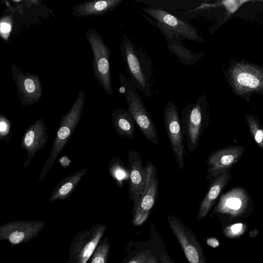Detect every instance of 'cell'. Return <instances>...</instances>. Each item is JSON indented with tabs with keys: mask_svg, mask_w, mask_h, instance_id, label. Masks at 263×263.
<instances>
[{
	"mask_svg": "<svg viewBox=\"0 0 263 263\" xmlns=\"http://www.w3.org/2000/svg\"><path fill=\"white\" fill-rule=\"evenodd\" d=\"M10 130V126L8 122L0 120V136L4 137L8 135Z\"/></svg>",
	"mask_w": 263,
	"mask_h": 263,
	"instance_id": "83f0119b",
	"label": "cell"
},
{
	"mask_svg": "<svg viewBox=\"0 0 263 263\" xmlns=\"http://www.w3.org/2000/svg\"><path fill=\"white\" fill-rule=\"evenodd\" d=\"M119 80L120 83L119 91L126 101L127 110L145 137L149 142L158 144L157 128L137 89L122 73L119 74Z\"/></svg>",
	"mask_w": 263,
	"mask_h": 263,
	"instance_id": "5b68a950",
	"label": "cell"
},
{
	"mask_svg": "<svg viewBox=\"0 0 263 263\" xmlns=\"http://www.w3.org/2000/svg\"><path fill=\"white\" fill-rule=\"evenodd\" d=\"M123 0L85 1L72 8V15L77 17L101 16L114 10Z\"/></svg>",
	"mask_w": 263,
	"mask_h": 263,
	"instance_id": "ac0fdd59",
	"label": "cell"
},
{
	"mask_svg": "<svg viewBox=\"0 0 263 263\" xmlns=\"http://www.w3.org/2000/svg\"><path fill=\"white\" fill-rule=\"evenodd\" d=\"M146 179L144 190L137 208L132 214V223L134 226L142 224L149 217L157 201L158 195L159 180L155 164L147 161Z\"/></svg>",
	"mask_w": 263,
	"mask_h": 263,
	"instance_id": "30bf717a",
	"label": "cell"
},
{
	"mask_svg": "<svg viewBox=\"0 0 263 263\" xmlns=\"http://www.w3.org/2000/svg\"><path fill=\"white\" fill-rule=\"evenodd\" d=\"M84 168L69 175L61 180L53 189L49 203L56 200H63L67 198L74 191L78 184L90 168Z\"/></svg>",
	"mask_w": 263,
	"mask_h": 263,
	"instance_id": "d6986e66",
	"label": "cell"
},
{
	"mask_svg": "<svg viewBox=\"0 0 263 263\" xmlns=\"http://www.w3.org/2000/svg\"><path fill=\"white\" fill-rule=\"evenodd\" d=\"M169 226L189 263H208L203 250L194 232L178 217L167 216Z\"/></svg>",
	"mask_w": 263,
	"mask_h": 263,
	"instance_id": "8fae6325",
	"label": "cell"
},
{
	"mask_svg": "<svg viewBox=\"0 0 263 263\" xmlns=\"http://www.w3.org/2000/svg\"><path fill=\"white\" fill-rule=\"evenodd\" d=\"M120 52L126 65L129 81L137 90L151 97L152 63L149 57L126 35L122 36Z\"/></svg>",
	"mask_w": 263,
	"mask_h": 263,
	"instance_id": "7a4b0ae2",
	"label": "cell"
},
{
	"mask_svg": "<svg viewBox=\"0 0 263 263\" xmlns=\"http://www.w3.org/2000/svg\"><path fill=\"white\" fill-rule=\"evenodd\" d=\"M178 109L173 101H168L163 112L164 123L178 166H184V156L187 155L183 143Z\"/></svg>",
	"mask_w": 263,
	"mask_h": 263,
	"instance_id": "7c38bea8",
	"label": "cell"
},
{
	"mask_svg": "<svg viewBox=\"0 0 263 263\" xmlns=\"http://www.w3.org/2000/svg\"><path fill=\"white\" fill-rule=\"evenodd\" d=\"M231 177V172L228 171L214 178L207 193L200 202L197 216L198 220L202 219L208 215L222 191L229 183Z\"/></svg>",
	"mask_w": 263,
	"mask_h": 263,
	"instance_id": "e0dca14e",
	"label": "cell"
},
{
	"mask_svg": "<svg viewBox=\"0 0 263 263\" xmlns=\"http://www.w3.org/2000/svg\"><path fill=\"white\" fill-rule=\"evenodd\" d=\"M0 30L1 32L4 33L9 32L11 30V26L10 24L3 22L0 25Z\"/></svg>",
	"mask_w": 263,
	"mask_h": 263,
	"instance_id": "f546056e",
	"label": "cell"
},
{
	"mask_svg": "<svg viewBox=\"0 0 263 263\" xmlns=\"http://www.w3.org/2000/svg\"><path fill=\"white\" fill-rule=\"evenodd\" d=\"M226 76L233 92L244 99L263 93V67L244 60L230 61Z\"/></svg>",
	"mask_w": 263,
	"mask_h": 263,
	"instance_id": "6da1fadb",
	"label": "cell"
},
{
	"mask_svg": "<svg viewBox=\"0 0 263 263\" xmlns=\"http://www.w3.org/2000/svg\"><path fill=\"white\" fill-rule=\"evenodd\" d=\"M247 228L242 223H237L227 227L224 231V234L228 237L234 238L242 235Z\"/></svg>",
	"mask_w": 263,
	"mask_h": 263,
	"instance_id": "484cf974",
	"label": "cell"
},
{
	"mask_svg": "<svg viewBox=\"0 0 263 263\" xmlns=\"http://www.w3.org/2000/svg\"><path fill=\"white\" fill-rule=\"evenodd\" d=\"M250 134L254 141L261 149H263V129L259 118L251 114L245 116Z\"/></svg>",
	"mask_w": 263,
	"mask_h": 263,
	"instance_id": "603a6c76",
	"label": "cell"
},
{
	"mask_svg": "<svg viewBox=\"0 0 263 263\" xmlns=\"http://www.w3.org/2000/svg\"><path fill=\"white\" fill-rule=\"evenodd\" d=\"M141 9L153 18L155 22L145 18L158 27L165 34L170 33L177 36L199 42L200 37L191 26L166 11L152 7H142Z\"/></svg>",
	"mask_w": 263,
	"mask_h": 263,
	"instance_id": "ba28073f",
	"label": "cell"
},
{
	"mask_svg": "<svg viewBox=\"0 0 263 263\" xmlns=\"http://www.w3.org/2000/svg\"><path fill=\"white\" fill-rule=\"evenodd\" d=\"M253 201L248 192L243 187H233L221 194L213 212L234 218L247 215L253 206Z\"/></svg>",
	"mask_w": 263,
	"mask_h": 263,
	"instance_id": "9c48e42d",
	"label": "cell"
},
{
	"mask_svg": "<svg viewBox=\"0 0 263 263\" xmlns=\"http://www.w3.org/2000/svg\"><path fill=\"white\" fill-rule=\"evenodd\" d=\"M110 247L108 238L106 236L102 239L89 258L88 263H107Z\"/></svg>",
	"mask_w": 263,
	"mask_h": 263,
	"instance_id": "cb8c5ba5",
	"label": "cell"
},
{
	"mask_svg": "<svg viewBox=\"0 0 263 263\" xmlns=\"http://www.w3.org/2000/svg\"><path fill=\"white\" fill-rule=\"evenodd\" d=\"M106 229V225L96 224L88 229L79 231L71 242L67 263H87Z\"/></svg>",
	"mask_w": 263,
	"mask_h": 263,
	"instance_id": "52a82bcc",
	"label": "cell"
},
{
	"mask_svg": "<svg viewBox=\"0 0 263 263\" xmlns=\"http://www.w3.org/2000/svg\"><path fill=\"white\" fill-rule=\"evenodd\" d=\"M86 36L92 52L91 65L93 74L105 92L109 96H111L113 90L109 64L111 50L105 44L100 33L95 29H88Z\"/></svg>",
	"mask_w": 263,
	"mask_h": 263,
	"instance_id": "8992f818",
	"label": "cell"
},
{
	"mask_svg": "<svg viewBox=\"0 0 263 263\" xmlns=\"http://www.w3.org/2000/svg\"><path fill=\"white\" fill-rule=\"evenodd\" d=\"M108 172L117 185L122 189L124 182L129 180L128 170L119 156L113 157L108 163Z\"/></svg>",
	"mask_w": 263,
	"mask_h": 263,
	"instance_id": "7402d4cb",
	"label": "cell"
},
{
	"mask_svg": "<svg viewBox=\"0 0 263 263\" xmlns=\"http://www.w3.org/2000/svg\"><path fill=\"white\" fill-rule=\"evenodd\" d=\"M49 136L48 128L41 119L26 129L21 144L22 148L27 152V158L23 164L24 170L29 164L36 153L45 146Z\"/></svg>",
	"mask_w": 263,
	"mask_h": 263,
	"instance_id": "2e32d148",
	"label": "cell"
},
{
	"mask_svg": "<svg viewBox=\"0 0 263 263\" xmlns=\"http://www.w3.org/2000/svg\"><path fill=\"white\" fill-rule=\"evenodd\" d=\"M242 145H231L220 148L211 153L206 159L207 171L214 178L228 171L243 155Z\"/></svg>",
	"mask_w": 263,
	"mask_h": 263,
	"instance_id": "9a60e30c",
	"label": "cell"
},
{
	"mask_svg": "<svg viewBox=\"0 0 263 263\" xmlns=\"http://www.w3.org/2000/svg\"><path fill=\"white\" fill-rule=\"evenodd\" d=\"M127 154L129 176L128 193L129 200L133 203V214L137 208L145 188L146 168L142 164L139 153L134 148L129 149Z\"/></svg>",
	"mask_w": 263,
	"mask_h": 263,
	"instance_id": "5bb4252c",
	"label": "cell"
},
{
	"mask_svg": "<svg viewBox=\"0 0 263 263\" xmlns=\"http://www.w3.org/2000/svg\"><path fill=\"white\" fill-rule=\"evenodd\" d=\"M24 85L26 91L29 93L33 92L35 89L34 83L30 79H27L25 81Z\"/></svg>",
	"mask_w": 263,
	"mask_h": 263,
	"instance_id": "f1b7e54d",
	"label": "cell"
},
{
	"mask_svg": "<svg viewBox=\"0 0 263 263\" xmlns=\"http://www.w3.org/2000/svg\"><path fill=\"white\" fill-rule=\"evenodd\" d=\"M85 101V91L83 90H80L70 109L62 117L49 157L39 177V182L43 180L50 171L72 135L81 120Z\"/></svg>",
	"mask_w": 263,
	"mask_h": 263,
	"instance_id": "277c9868",
	"label": "cell"
},
{
	"mask_svg": "<svg viewBox=\"0 0 263 263\" xmlns=\"http://www.w3.org/2000/svg\"><path fill=\"white\" fill-rule=\"evenodd\" d=\"M210 122L209 102L205 93L203 92L195 102L189 103L182 111L181 130L189 151H193L197 148Z\"/></svg>",
	"mask_w": 263,
	"mask_h": 263,
	"instance_id": "3957f363",
	"label": "cell"
},
{
	"mask_svg": "<svg viewBox=\"0 0 263 263\" xmlns=\"http://www.w3.org/2000/svg\"><path fill=\"white\" fill-rule=\"evenodd\" d=\"M1 138V136H0V138Z\"/></svg>",
	"mask_w": 263,
	"mask_h": 263,
	"instance_id": "4dcf8cb0",
	"label": "cell"
},
{
	"mask_svg": "<svg viewBox=\"0 0 263 263\" xmlns=\"http://www.w3.org/2000/svg\"><path fill=\"white\" fill-rule=\"evenodd\" d=\"M113 127L119 136L133 139L135 133V122L127 110L115 108L112 113Z\"/></svg>",
	"mask_w": 263,
	"mask_h": 263,
	"instance_id": "ffe728a7",
	"label": "cell"
},
{
	"mask_svg": "<svg viewBox=\"0 0 263 263\" xmlns=\"http://www.w3.org/2000/svg\"><path fill=\"white\" fill-rule=\"evenodd\" d=\"M45 227L41 220H15L0 226V240L12 245L27 242L36 237Z\"/></svg>",
	"mask_w": 263,
	"mask_h": 263,
	"instance_id": "4fadbf2b",
	"label": "cell"
},
{
	"mask_svg": "<svg viewBox=\"0 0 263 263\" xmlns=\"http://www.w3.org/2000/svg\"><path fill=\"white\" fill-rule=\"evenodd\" d=\"M151 249L141 251L130 258L126 263H148Z\"/></svg>",
	"mask_w": 263,
	"mask_h": 263,
	"instance_id": "4316f807",
	"label": "cell"
},
{
	"mask_svg": "<svg viewBox=\"0 0 263 263\" xmlns=\"http://www.w3.org/2000/svg\"><path fill=\"white\" fill-rule=\"evenodd\" d=\"M258 1H254L250 0H226L217 1L213 3H202L199 7L191 10L190 12L222 6L226 10L223 21V22H225L231 15L234 13L244 4Z\"/></svg>",
	"mask_w": 263,
	"mask_h": 263,
	"instance_id": "44dd1931",
	"label": "cell"
},
{
	"mask_svg": "<svg viewBox=\"0 0 263 263\" xmlns=\"http://www.w3.org/2000/svg\"><path fill=\"white\" fill-rule=\"evenodd\" d=\"M153 230L154 236V248L151 249L153 253L156 257L158 263H175L173 259L171 257L165 247L161 238L155 231L154 227Z\"/></svg>",
	"mask_w": 263,
	"mask_h": 263,
	"instance_id": "d4e9b609",
	"label": "cell"
}]
</instances>
